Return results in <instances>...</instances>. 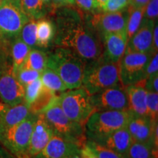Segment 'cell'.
Masks as SVG:
<instances>
[{
  "label": "cell",
  "mask_w": 158,
  "mask_h": 158,
  "mask_svg": "<svg viewBox=\"0 0 158 158\" xmlns=\"http://www.w3.org/2000/svg\"><path fill=\"white\" fill-rule=\"evenodd\" d=\"M21 6L2 0L0 2V44L10 45L19 36L22 28L29 21Z\"/></svg>",
  "instance_id": "9c48e42d"
},
{
  "label": "cell",
  "mask_w": 158,
  "mask_h": 158,
  "mask_svg": "<svg viewBox=\"0 0 158 158\" xmlns=\"http://www.w3.org/2000/svg\"><path fill=\"white\" fill-rule=\"evenodd\" d=\"M0 158H16L2 144H0Z\"/></svg>",
  "instance_id": "60d3db41"
},
{
  "label": "cell",
  "mask_w": 158,
  "mask_h": 158,
  "mask_svg": "<svg viewBox=\"0 0 158 158\" xmlns=\"http://www.w3.org/2000/svg\"><path fill=\"white\" fill-rule=\"evenodd\" d=\"M158 73V54L155 53L148 63L145 70V80L149 77Z\"/></svg>",
  "instance_id": "d590c367"
},
{
  "label": "cell",
  "mask_w": 158,
  "mask_h": 158,
  "mask_svg": "<svg viewBox=\"0 0 158 158\" xmlns=\"http://www.w3.org/2000/svg\"><path fill=\"white\" fill-rule=\"evenodd\" d=\"M30 114L29 106L24 101L16 106H8L0 115V130L20 123Z\"/></svg>",
  "instance_id": "ffe728a7"
},
{
  "label": "cell",
  "mask_w": 158,
  "mask_h": 158,
  "mask_svg": "<svg viewBox=\"0 0 158 158\" xmlns=\"http://www.w3.org/2000/svg\"><path fill=\"white\" fill-rule=\"evenodd\" d=\"M157 127V120L152 121L148 116H136L132 113L127 129L133 141L149 143L155 148L152 141L153 135Z\"/></svg>",
  "instance_id": "5bb4252c"
},
{
  "label": "cell",
  "mask_w": 158,
  "mask_h": 158,
  "mask_svg": "<svg viewBox=\"0 0 158 158\" xmlns=\"http://www.w3.org/2000/svg\"><path fill=\"white\" fill-rule=\"evenodd\" d=\"M58 101L65 115L84 127L89 116L96 111L91 95L82 86L64 92L58 96Z\"/></svg>",
  "instance_id": "ba28073f"
},
{
  "label": "cell",
  "mask_w": 158,
  "mask_h": 158,
  "mask_svg": "<svg viewBox=\"0 0 158 158\" xmlns=\"http://www.w3.org/2000/svg\"><path fill=\"white\" fill-rule=\"evenodd\" d=\"M54 134L52 128L44 115L42 113L37 114L36 120L33 126L29 140V157L32 158L42 151Z\"/></svg>",
  "instance_id": "4fadbf2b"
},
{
  "label": "cell",
  "mask_w": 158,
  "mask_h": 158,
  "mask_svg": "<svg viewBox=\"0 0 158 158\" xmlns=\"http://www.w3.org/2000/svg\"><path fill=\"white\" fill-rule=\"evenodd\" d=\"M132 112L126 110H97L84 125L86 139L98 143L116 130L126 127Z\"/></svg>",
  "instance_id": "3957f363"
},
{
  "label": "cell",
  "mask_w": 158,
  "mask_h": 158,
  "mask_svg": "<svg viewBox=\"0 0 158 158\" xmlns=\"http://www.w3.org/2000/svg\"><path fill=\"white\" fill-rule=\"evenodd\" d=\"M7 107H8V106H7V105L4 103V102L1 100V99H0V115L7 109Z\"/></svg>",
  "instance_id": "7dc6e473"
},
{
  "label": "cell",
  "mask_w": 158,
  "mask_h": 158,
  "mask_svg": "<svg viewBox=\"0 0 158 158\" xmlns=\"http://www.w3.org/2000/svg\"><path fill=\"white\" fill-rule=\"evenodd\" d=\"M133 141V138L126 127L114 132L113 133L98 142V143L118 154L127 156L128 150Z\"/></svg>",
  "instance_id": "d6986e66"
},
{
  "label": "cell",
  "mask_w": 158,
  "mask_h": 158,
  "mask_svg": "<svg viewBox=\"0 0 158 158\" xmlns=\"http://www.w3.org/2000/svg\"><path fill=\"white\" fill-rule=\"evenodd\" d=\"M40 74L41 73L34 70L20 68L15 73V77H16L18 81L24 87L29 83L34 81L35 80L39 78L40 77Z\"/></svg>",
  "instance_id": "1f68e13d"
},
{
  "label": "cell",
  "mask_w": 158,
  "mask_h": 158,
  "mask_svg": "<svg viewBox=\"0 0 158 158\" xmlns=\"http://www.w3.org/2000/svg\"><path fill=\"white\" fill-rule=\"evenodd\" d=\"M81 158H98L95 154L86 144L81 149Z\"/></svg>",
  "instance_id": "f35d334b"
},
{
  "label": "cell",
  "mask_w": 158,
  "mask_h": 158,
  "mask_svg": "<svg viewBox=\"0 0 158 158\" xmlns=\"http://www.w3.org/2000/svg\"><path fill=\"white\" fill-rule=\"evenodd\" d=\"M65 2H66V3L68 4V5H73L75 4V0H65Z\"/></svg>",
  "instance_id": "681fc988"
},
{
  "label": "cell",
  "mask_w": 158,
  "mask_h": 158,
  "mask_svg": "<svg viewBox=\"0 0 158 158\" xmlns=\"http://www.w3.org/2000/svg\"><path fill=\"white\" fill-rule=\"evenodd\" d=\"M47 53L40 49L31 48L21 68L30 69L42 73L47 68Z\"/></svg>",
  "instance_id": "603a6c76"
},
{
  "label": "cell",
  "mask_w": 158,
  "mask_h": 158,
  "mask_svg": "<svg viewBox=\"0 0 158 158\" xmlns=\"http://www.w3.org/2000/svg\"><path fill=\"white\" fill-rule=\"evenodd\" d=\"M86 145L95 154L98 158H128L127 156L118 154L90 140L86 139Z\"/></svg>",
  "instance_id": "f546056e"
},
{
  "label": "cell",
  "mask_w": 158,
  "mask_h": 158,
  "mask_svg": "<svg viewBox=\"0 0 158 158\" xmlns=\"http://www.w3.org/2000/svg\"><path fill=\"white\" fill-rule=\"evenodd\" d=\"M37 21L30 19L21 29L19 37L31 48L37 46Z\"/></svg>",
  "instance_id": "f1b7e54d"
},
{
  "label": "cell",
  "mask_w": 158,
  "mask_h": 158,
  "mask_svg": "<svg viewBox=\"0 0 158 158\" xmlns=\"http://www.w3.org/2000/svg\"><path fill=\"white\" fill-rule=\"evenodd\" d=\"M127 9L118 12H100L89 16V21L100 35L108 33L126 32Z\"/></svg>",
  "instance_id": "7c38bea8"
},
{
  "label": "cell",
  "mask_w": 158,
  "mask_h": 158,
  "mask_svg": "<svg viewBox=\"0 0 158 158\" xmlns=\"http://www.w3.org/2000/svg\"><path fill=\"white\" fill-rule=\"evenodd\" d=\"M36 117L31 113L20 123L0 130V144L16 158H29V140Z\"/></svg>",
  "instance_id": "52a82bcc"
},
{
  "label": "cell",
  "mask_w": 158,
  "mask_h": 158,
  "mask_svg": "<svg viewBox=\"0 0 158 158\" xmlns=\"http://www.w3.org/2000/svg\"><path fill=\"white\" fill-rule=\"evenodd\" d=\"M107 0H94V8L95 10H98L99 11H102V7L105 5Z\"/></svg>",
  "instance_id": "f6af8a7d"
},
{
  "label": "cell",
  "mask_w": 158,
  "mask_h": 158,
  "mask_svg": "<svg viewBox=\"0 0 158 158\" xmlns=\"http://www.w3.org/2000/svg\"><path fill=\"white\" fill-rule=\"evenodd\" d=\"M155 21L143 19L139 28L127 42V48L130 51L141 53H157L152 48V35Z\"/></svg>",
  "instance_id": "9a60e30c"
},
{
  "label": "cell",
  "mask_w": 158,
  "mask_h": 158,
  "mask_svg": "<svg viewBox=\"0 0 158 158\" xmlns=\"http://www.w3.org/2000/svg\"><path fill=\"white\" fill-rule=\"evenodd\" d=\"M147 116L152 121H156L158 117V94L157 92H147Z\"/></svg>",
  "instance_id": "d6a6232c"
},
{
  "label": "cell",
  "mask_w": 158,
  "mask_h": 158,
  "mask_svg": "<svg viewBox=\"0 0 158 158\" xmlns=\"http://www.w3.org/2000/svg\"><path fill=\"white\" fill-rule=\"evenodd\" d=\"M21 5L29 19L37 21L43 19L48 13L41 0H21Z\"/></svg>",
  "instance_id": "4316f807"
},
{
  "label": "cell",
  "mask_w": 158,
  "mask_h": 158,
  "mask_svg": "<svg viewBox=\"0 0 158 158\" xmlns=\"http://www.w3.org/2000/svg\"><path fill=\"white\" fill-rule=\"evenodd\" d=\"M2 2V0H0V2Z\"/></svg>",
  "instance_id": "f907efd6"
},
{
  "label": "cell",
  "mask_w": 158,
  "mask_h": 158,
  "mask_svg": "<svg viewBox=\"0 0 158 158\" xmlns=\"http://www.w3.org/2000/svg\"><path fill=\"white\" fill-rule=\"evenodd\" d=\"M102 38L104 50L102 58L108 62H119L127 48V33H108L102 35Z\"/></svg>",
  "instance_id": "2e32d148"
},
{
  "label": "cell",
  "mask_w": 158,
  "mask_h": 158,
  "mask_svg": "<svg viewBox=\"0 0 158 158\" xmlns=\"http://www.w3.org/2000/svg\"><path fill=\"white\" fill-rule=\"evenodd\" d=\"M128 158H157V149L147 143L133 141L127 153Z\"/></svg>",
  "instance_id": "484cf974"
},
{
  "label": "cell",
  "mask_w": 158,
  "mask_h": 158,
  "mask_svg": "<svg viewBox=\"0 0 158 158\" xmlns=\"http://www.w3.org/2000/svg\"><path fill=\"white\" fill-rule=\"evenodd\" d=\"M158 34V27L157 23L154 27L153 35H152V48L155 52H157L158 50V40H157V35Z\"/></svg>",
  "instance_id": "ab89813d"
},
{
  "label": "cell",
  "mask_w": 158,
  "mask_h": 158,
  "mask_svg": "<svg viewBox=\"0 0 158 158\" xmlns=\"http://www.w3.org/2000/svg\"><path fill=\"white\" fill-rule=\"evenodd\" d=\"M0 99L8 106L24 101V87L15 77L9 45L0 48Z\"/></svg>",
  "instance_id": "8992f818"
},
{
  "label": "cell",
  "mask_w": 158,
  "mask_h": 158,
  "mask_svg": "<svg viewBox=\"0 0 158 158\" xmlns=\"http://www.w3.org/2000/svg\"><path fill=\"white\" fill-rule=\"evenodd\" d=\"M56 34V26L48 19H41L37 21L36 40L39 48H48L54 40Z\"/></svg>",
  "instance_id": "44dd1931"
},
{
  "label": "cell",
  "mask_w": 158,
  "mask_h": 158,
  "mask_svg": "<svg viewBox=\"0 0 158 158\" xmlns=\"http://www.w3.org/2000/svg\"><path fill=\"white\" fill-rule=\"evenodd\" d=\"M144 83L145 80H143L126 87L129 110L136 116H147V91L144 88Z\"/></svg>",
  "instance_id": "ac0fdd59"
},
{
  "label": "cell",
  "mask_w": 158,
  "mask_h": 158,
  "mask_svg": "<svg viewBox=\"0 0 158 158\" xmlns=\"http://www.w3.org/2000/svg\"><path fill=\"white\" fill-rule=\"evenodd\" d=\"M149 0H130V5L135 7H145Z\"/></svg>",
  "instance_id": "b9f144b4"
},
{
  "label": "cell",
  "mask_w": 158,
  "mask_h": 158,
  "mask_svg": "<svg viewBox=\"0 0 158 158\" xmlns=\"http://www.w3.org/2000/svg\"><path fill=\"white\" fill-rule=\"evenodd\" d=\"M43 5L45 7V9L48 10V12H51V13H54V9L53 7V2L52 0H41Z\"/></svg>",
  "instance_id": "7bdbcfd3"
},
{
  "label": "cell",
  "mask_w": 158,
  "mask_h": 158,
  "mask_svg": "<svg viewBox=\"0 0 158 158\" xmlns=\"http://www.w3.org/2000/svg\"><path fill=\"white\" fill-rule=\"evenodd\" d=\"M43 84L40 78L29 83L24 86V102L29 106L38 97L43 89Z\"/></svg>",
  "instance_id": "4dcf8cb0"
},
{
  "label": "cell",
  "mask_w": 158,
  "mask_h": 158,
  "mask_svg": "<svg viewBox=\"0 0 158 158\" xmlns=\"http://www.w3.org/2000/svg\"><path fill=\"white\" fill-rule=\"evenodd\" d=\"M144 88L147 92H158V73L146 79Z\"/></svg>",
  "instance_id": "8d00e7d4"
},
{
  "label": "cell",
  "mask_w": 158,
  "mask_h": 158,
  "mask_svg": "<svg viewBox=\"0 0 158 158\" xmlns=\"http://www.w3.org/2000/svg\"><path fill=\"white\" fill-rule=\"evenodd\" d=\"M7 1L8 2H10L15 4V5H16L18 6H21V0H7Z\"/></svg>",
  "instance_id": "c3c4849f"
},
{
  "label": "cell",
  "mask_w": 158,
  "mask_h": 158,
  "mask_svg": "<svg viewBox=\"0 0 158 158\" xmlns=\"http://www.w3.org/2000/svg\"><path fill=\"white\" fill-rule=\"evenodd\" d=\"M144 10L145 7H135L131 5L127 6L128 16L126 27L127 40L133 37L139 28L144 16Z\"/></svg>",
  "instance_id": "cb8c5ba5"
},
{
  "label": "cell",
  "mask_w": 158,
  "mask_h": 158,
  "mask_svg": "<svg viewBox=\"0 0 158 158\" xmlns=\"http://www.w3.org/2000/svg\"><path fill=\"white\" fill-rule=\"evenodd\" d=\"M52 2L53 7H54L55 12H56L57 8H59V7L68 5V4L66 3V2H65V0H52Z\"/></svg>",
  "instance_id": "ee69618b"
},
{
  "label": "cell",
  "mask_w": 158,
  "mask_h": 158,
  "mask_svg": "<svg viewBox=\"0 0 158 158\" xmlns=\"http://www.w3.org/2000/svg\"><path fill=\"white\" fill-rule=\"evenodd\" d=\"M155 54L136 52L126 48L120 60L119 79L122 86L126 88L145 80L146 68Z\"/></svg>",
  "instance_id": "30bf717a"
},
{
  "label": "cell",
  "mask_w": 158,
  "mask_h": 158,
  "mask_svg": "<svg viewBox=\"0 0 158 158\" xmlns=\"http://www.w3.org/2000/svg\"><path fill=\"white\" fill-rule=\"evenodd\" d=\"M56 97V92L45 87L43 85V89L36 100L29 106V111L33 114L41 113Z\"/></svg>",
  "instance_id": "83f0119b"
},
{
  "label": "cell",
  "mask_w": 158,
  "mask_h": 158,
  "mask_svg": "<svg viewBox=\"0 0 158 158\" xmlns=\"http://www.w3.org/2000/svg\"><path fill=\"white\" fill-rule=\"evenodd\" d=\"M55 26L56 34L53 41L55 46L70 49L86 64L101 58L103 38L91 24L89 16L81 10L70 7L61 11Z\"/></svg>",
  "instance_id": "6da1fadb"
},
{
  "label": "cell",
  "mask_w": 158,
  "mask_h": 158,
  "mask_svg": "<svg viewBox=\"0 0 158 158\" xmlns=\"http://www.w3.org/2000/svg\"><path fill=\"white\" fill-rule=\"evenodd\" d=\"M144 18L149 20L157 21L158 15V0H149L144 10Z\"/></svg>",
  "instance_id": "e575fe53"
},
{
  "label": "cell",
  "mask_w": 158,
  "mask_h": 158,
  "mask_svg": "<svg viewBox=\"0 0 158 158\" xmlns=\"http://www.w3.org/2000/svg\"><path fill=\"white\" fill-rule=\"evenodd\" d=\"M31 49L30 47L26 44L19 36L10 43V53L15 75V73L23 66Z\"/></svg>",
  "instance_id": "7402d4cb"
},
{
  "label": "cell",
  "mask_w": 158,
  "mask_h": 158,
  "mask_svg": "<svg viewBox=\"0 0 158 158\" xmlns=\"http://www.w3.org/2000/svg\"><path fill=\"white\" fill-rule=\"evenodd\" d=\"M64 158H81V149H78L74 151L73 152L70 154L68 156H67Z\"/></svg>",
  "instance_id": "bcb514c9"
},
{
  "label": "cell",
  "mask_w": 158,
  "mask_h": 158,
  "mask_svg": "<svg viewBox=\"0 0 158 158\" xmlns=\"http://www.w3.org/2000/svg\"><path fill=\"white\" fill-rule=\"evenodd\" d=\"M130 0H107L102 7L103 12H118L126 9L130 5Z\"/></svg>",
  "instance_id": "836d02e7"
},
{
  "label": "cell",
  "mask_w": 158,
  "mask_h": 158,
  "mask_svg": "<svg viewBox=\"0 0 158 158\" xmlns=\"http://www.w3.org/2000/svg\"><path fill=\"white\" fill-rule=\"evenodd\" d=\"M41 113L46 118L54 134L73 142L80 149L84 147L86 142L84 127L72 121L65 115L59 103L58 96Z\"/></svg>",
  "instance_id": "5b68a950"
},
{
  "label": "cell",
  "mask_w": 158,
  "mask_h": 158,
  "mask_svg": "<svg viewBox=\"0 0 158 158\" xmlns=\"http://www.w3.org/2000/svg\"><path fill=\"white\" fill-rule=\"evenodd\" d=\"M75 3L84 12H91L95 10L94 0H75Z\"/></svg>",
  "instance_id": "74e56055"
},
{
  "label": "cell",
  "mask_w": 158,
  "mask_h": 158,
  "mask_svg": "<svg viewBox=\"0 0 158 158\" xmlns=\"http://www.w3.org/2000/svg\"><path fill=\"white\" fill-rule=\"evenodd\" d=\"M43 84L45 87L54 92H64L68 89L66 85L62 78L56 72L51 69L46 68L41 73L40 77Z\"/></svg>",
  "instance_id": "d4e9b609"
},
{
  "label": "cell",
  "mask_w": 158,
  "mask_h": 158,
  "mask_svg": "<svg viewBox=\"0 0 158 158\" xmlns=\"http://www.w3.org/2000/svg\"><path fill=\"white\" fill-rule=\"evenodd\" d=\"M120 61L111 62L100 58L86 65L82 87L89 95L120 84Z\"/></svg>",
  "instance_id": "277c9868"
},
{
  "label": "cell",
  "mask_w": 158,
  "mask_h": 158,
  "mask_svg": "<svg viewBox=\"0 0 158 158\" xmlns=\"http://www.w3.org/2000/svg\"><path fill=\"white\" fill-rule=\"evenodd\" d=\"M47 68L59 75L68 89L81 87L86 62L70 49L56 47L47 53Z\"/></svg>",
  "instance_id": "7a4b0ae2"
},
{
  "label": "cell",
  "mask_w": 158,
  "mask_h": 158,
  "mask_svg": "<svg viewBox=\"0 0 158 158\" xmlns=\"http://www.w3.org/2000/svg\"><path fill=\"white\" fill-rule=\"evenodd\" d=\"M78 149L76 144L54 134L42 151L32 158H64Z\"/></svg>",
  "instance_id": "e0dca14e"
},
{
  "label": "cell",
  "mask_w": 158,
  "mask_h": 158,
  "mask_svg": "<svg viewBox=\"0 0 158 158\" xmlns=\"http://www.w3.org/2000/svg\"><path fill=\"white\" fill-rule=\"evenodd\" d=\"M91 100L96 111L129 110L127 91L121 84L92 94Z\"/></svg>",
  "instance_id": "8fae6325"
}]
</instances>
